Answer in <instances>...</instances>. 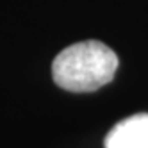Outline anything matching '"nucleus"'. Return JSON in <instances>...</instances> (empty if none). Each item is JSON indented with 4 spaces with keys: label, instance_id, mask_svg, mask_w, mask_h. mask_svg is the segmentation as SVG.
<instances>
[{
    "label": "nucleus",
    "instance_id": "1",
    "mask_svg": "<svg viewBox=\"0 0 148 148\" xmlns=\"http://www.w3.org/2000/svg\"><path fill=\"white\" fill-rule=\"evenodd\" d=\"M118 56L100 41H80L66 47L52 62V77L59 88L73 93L97 91L114 79Z\"/></svg>",
    "mask_w": 148,
    "mask_h": 148
},
{
    "label": "nucleus",
    "instance_id": "2",
    "mask_svg": "<svg viewBox=\"0 0 148 148\" xmlns=\"http://www.w3.org/2000/svg\"><path fill=\"white\" fill-rule=\"evenodd\" d=\"M103 145L105 148H148V114H134L116 123Z\"/></svg>",
    "mask_w": 148,
    "mask_h": 148
}]
</instances>
